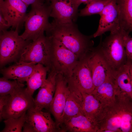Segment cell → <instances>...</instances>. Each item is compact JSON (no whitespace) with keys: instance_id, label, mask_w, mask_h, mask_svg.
<instances>
[{"instance_id":"obj_1","label":"cell","mask_w":132,"mask_h":132,"mask_svg":"<svg viewBox=\"0 0 132 132\" xmlns=\"http://www.w3.org/2000/svg\"><path fill=\"white\" fill-rule=\"evenodd\" d=\"M132 97L121 92L111 105L105 107L97 123V132L132 131Z\"/></svg>"},{"instance_id":"obj_2","label":"cell","mask_w":132,"mask_h":132,"mask_svg":"<svg viewBox=\"0 0 132 132\" xmlns=\"http://www.w3.org/2000/svg\"><path fill=\"white\" fill-rule=\"evenodd\" d=\"M45 31L46 36L60 42L79 60L85 57L93 48V34L88 36L82 34L74 22L62 23L54 20L49 23Z\"/></svg>"},{"instance_id":"obj_3","label":"cell","mask_w":132,"mask_h":132,"mask_svg":"<svg viewBox=\"0 0 132 132\" xmlns=\"http://www.w3.org/2000/svg\"><path fill=\"white\" fill-rule=\"evenodd\" d=\"M125 33L120 29L116 32L110 33L103 41L101 36L99 44L96 47L114 72L125 64L127 60L123 44V38Z\"/></svg>"},{"instance_id":"obj_4","label":"cell","mask_w":132,"mask_h":132,"mask_svg":"<svg viewBox=\"0 0 132 132\" xmlns=\"http://www.w3.org/2000/svg\"><path fill=\"white\" fill-rule=\"evenodd\" d=\"M51 10L50 4L31 6L24 21V31L20 36L25 40L32 41L44 33L50 23L49 18Z\"/></svg>"},{"instance_id":"obj_5","label":"cell","mask_w":132,"mask_h":132,"mask_svg":"<svg viewBox=\"0 0 132 132\" xmlns=\"http://www.w3.org/2000/svg\"><path fill=\"white\" fill-rule=\"evenodd\" d=\"M52 37L43 33L27 45L19 61L42 64L48 72L52 69Z\"/></svg>"},{"instance_id":"obj_6","label":"cell","mask_w":132,"mask_h":132,"mask_svg":"<svg viewBox=\"0 0 132 132\" xmlns=\"http://www.w3.org/2000/svg\"><path fill=\"white\" fill-rule=\"evenodd\" d=\"M31 41L20 37L17 30L3 31L0 43V69L8 63L18 62L25 48Z\"/></svg>"},{"instance_id":"obj_7","label":"cell","mask_w":132,"mask_h":132,"mask_svg":"<svg viewBox=\"0 0 132 132\" xmlns=\"http://www.w3.org/2000/svg\"><path fill=\"white\" fill-rule=\"evenodd\" d=\"M79 60L73 53L53 38L51 69L67 79L71 77Z\"/></svg>"},{"instance_id":"obj_8","label":"cell","mask_w":132,"mask_h":132,"mask_svg":"<svg viewBox=\"0 0 132 132\" xmlns=\"http://www.w3.org/2000/svg\"><path fill=\"white\" fill-rule=\"evenodd\" d=\"M19 88L9 95L2 113V119L17 118L34 107V99L26 88Z\"/></svg>"},{"instance_id":"obj_9","label":"cell","mask_w":132,"mask_h":132,"mask_svg":"<svg viewBox=\"0 0 132 132\" xmlns=\"http://www.w3.org/2000/svg\"><path fill=\"white\" fill-rule=\"evenodd\" d=\"M23 132H60L50 113L42 110H37L34 107L28 110Z\"/></svg>"},{"instance_id":"obj_10","label":"cell","mask_w":132,"mask_h":132,"mask_svg":"<svg viewBox=\"0 0 132 132\" xmlns=\"http://www.w3.org/2000/svg\"><path fill=\"white\" fill-rule=\"evenodd\" d=\"M28 6L21 0H0V9L10 27L19 31L24 22Z\"/></svg>"},{"instance_id":"obj_11","label":"cell","mask_w":132,"mask_h":132,"mask_svg":"<svg viewBox=\"0 0 132 132\" xmlns=\"http://www.w3.org/2000/svg\"><path fill=\"white\" fill-rule=\"evenodd\" d=\"M87 59L95 88L114 74V71L107 61L96 47H93L87 55Z\"/></svg>"},{"instance_id":"obj_12","label":"cell","mask_w":132,"mask_h":132,"mask_svg":"<svg viewBox=\"0 0 132 132\" xmlns=\"http://www.w3.org/2000/svg\"><path fill=\"white\" fill-rule=\"evenodd\" d=\"M70 92L67 79L63 75L57 74L55 90L49 110L60 130L61 119L65 103Z\"/></svg>"},{"instance_id":"obj_13","label":"cell","mask_w":132,"mask_h":132,"mask_svg":"<svg viewBox=\"0 0 132 132\" xmlns=\"http://www.w3.org/2000/svg\"><path fill=\"white\" fill-rule=\"evenodd\" d=\"M87 56L79 60L71 77L67 79L69 86L77 89L80 92L90 93L94 89L95 87Z\"/></svg>"},{"instance_id":"obj_14","label":"cell","mask_w":132,"mask_h":132,"mask_svg":"<svg viewBox=\"0 0 132 132\" xmlns=\"http://www.w3.org/2000/svg\"><path fill=\"white\" fill-rule=\"evenodd\" d=\"M118 8L115 0H110L99 15L100 18L98 29L93 34V37L101 36L105 32H116L120 29Z\"/></svg>"},{"instance_id":"obj_15","label":"cell","mask_w":132,"mask_h":132,"mask_svg":"<svg viewBox=\"0 0 132 132\" xmlns=\"http://www.w3.org/2000/svg\"><path fill=\"white\" fill-rule=\"evenodd\" d=\"M51 10L50 16L62 23L74 22L77 19L78 9L70 0H50Z\"/></svg>"},{"instance_id":"obj_16","label":"cell","mask_w":132,"mask_h":132,"mask_svg":"<svg viewBox=\"0 0 132 132\" xmlns=\"http://www.w3.org/2000/svg\"><path fill=\"white\" fill-rule=\"evenodd\" d=\"M57 73L53 70L48 72L47 78L40 88L34 99V108L37 110L48 109L55 93Z\"/></svg>"},{"instance_id":"obj_17","label":"cell","mask_w":132,"mask_h":132,"mask_svg":"<svg viewBox=\"0 0 132 132\" xmlns=\"http://www.w3.org/2000/svg\"><path fill=\"white\" fill-rule=\"evenodd\" d=\"M36 64L33 62L18 61L11 66L0 69V73L5 78L23 83L32 74Z\"/></svg>"},{"instance_id":"obj_18","label":"cell","mask_w":132,"mask_h":132,"mask_svg":"<svg viewBox=\"0 0 132 132\" xmlns=\"http://www.w3.org/2000/svg\"><path fill=\"white\" fill-rule=\"evenodd\" d=\"M120 91L112 75L96 88L91 93L101 104L106 107L114 102L117 94Z\"/></svg>"},{"instance_id":"obj_19","label":"cell","mask_w":132,"mask_h":132,"mask_svg":"<svg viewBox=\"0 0 132 132\" xmlns=\"http://www.w3.org/2000/svg\"><path fill=\"white\" fill-rule=\"evenodd\" d=\"M61 132H97V123L83 114L73 117L63 124Z\"/></svg>"},{"instance_id":"obj_20","label":"cell","mask_w":132,"mask_h":132,"mask_svg":"<svg viewBox=\"0 0 132 132\" xmlns=\"http://www.w3.org/2000/svg\"><path fill=\"white\" fill-rule=\"evenodd\" d=\"M81 92V105L83 114L97 124L106 107L101 104L91 93Z\"/></svg>"},{"instance_id":"obj_21","label":"cell","mask_w":132,"mask_h":132,"mask_svg":"<svg viewBox=\"0 0 132 132\" xmlns=\"http://www.w3.org/2000/svg\"><path fill=\"white\" fill-rule=\"evenodd\" d=\"M69 87L70 92L66 101L62 116L60 129L62 125L71 118L83 115L81 105V92L76 88Z\"/></svg>"},{"instance_id":"obj_22","label":"cell","mask_w":132,"mask_h":132,"mask_svg":"<svg viewBox=\"0 0 132 132\" xmlns=\"http://www.w3.org/2000/svg\"><path fill=\"white\" fill-rule=\"evenodd\" d=\"M132 61L127 60L125 64L114 73L115 84L122 92L132 98Z\"/></svg>"},{"instance_id":"obj_23","label":"cell","mask_w":132,"mask_h":132,"mask_svg":"<svg viewBox=\"0 0 132 132\" xmlns=\"http://www.w3.org/2000/svg\"><path fill=\"white\" fill-rule=\"evenodd\" d=\"M118 8L120 28L129 33L132 30V0H115Z\"/></svg>"},{"instance_id":"obj_24","label":"cell","mask_w":132,"mask_h":132,"mask_svg":"<svg viewBox=\"0 0 132 132\" xmlns=\"http://www.w3.org/2000/svg\"><path fill=\"white\" fill-rule=\"evenodd\" d=\"M48 72L47 68L43 65H35L32 73L26 81V89L31 95L32 96L34 91L43 85L46 79Z\"/></svg>"},{"instance_id":"obj_25","label":"cell","mask_w":132,"mask_h":132,"mask_svg":"<svg viewBox=\"0 0 132 132\" xmlns=\"http://www.w3.org/2000/svg\"><path fill=\"white\" fill-rule=\"evenodd\" d=\"M110 0H95L91 1L80 10L79 15L80 16H85L95 14L99 15Z\"/></svg>"},{"instance_id":"obj_26","label":"cell","mask_w":132,"mask_h":132,"mask_svg":"<svg viewBox=\"0 0 132 132\" xmlns=\"http://www.w3.org/2000/svg\"><path fill=\"white\" fill-rule=\"evenodd\" d=\"M26 112L23 113L18 117L10 118L5 120L4 121L5 127L0 132H22L26 121Z\"/></svg>"},{"instance_id":"obj_27","label":"cell","mask_w":132,"mask_h":132,"mask_svg":"<svg viewBox=\"0 0 132 132\" xmlns=\"http://www.w3.org/2000/svg\"><path fill=\"white\" fill-rule=\"evenodd\" d=\"M24 86L23 83L17 81L0 77V96L10 94L17 89Z\"/></svg>"},{"instance_id":"obj_28","label":"cell","mask_w":132,"mask_h":132,"mask_svg":"<svg viewBox=\"0 0 132 132\" xmlns=\"http://www.w3.org/2000/svg\"><path fill=\"white\" fill-rule=\"evenodd\" d=\"M129 33H125L123 38V44L127 60L132 61V38Z\"/></svg>"},{"instance_id":"obj_29","label":"cell","mask_w":132,"mask_h":132,"mask_svg":"<svg viewBox=\"0 0 132 132\" xmlns=\"http://www.w3.org/2000/svg\"><path fill=\"white\" fill-rule=\"evenodd\" d=\"M9 95L0 96V121L2 119V113L3 107L7 102Z\"/></svg>"},{"instance_id":"obj_30","label":"cell","mask_w":132,"mask_h":132,"mask_svg":"<svg viewBox=\"0 0 132 132\" xmlns=\"http://www.w3.org/2000/svg\"><path fill=\"white\" fill-rule=\"evenodd\" d=\"M9 27L4 20L0 9V32L7 30Z\"/></svg>"},{"instance_id":"obj_31","label":"cell","mask_w":132,"mask_h":132,"mask_svg":"<svg viewBox=\"0 0 132 132\" xmlns=\"http://www.w3.org/2000/svg\"><path fill=\"white\" fill-rule=\"evenodd\" d=\"M28 6L30 5L36 6L44 3V0H21Z\"/></svg>"},{"instance_id":"obj_32","label":"cell","mask_w":132,"mask_h":132,"mask_svg":"<svg viewBox=\"0 0 132 132\" xmlns=\"http://www.w3.org/2000/svg\"><path fill=\"white\" fill-rule=\"evenodd\" d=\"M72 3L76 8L78 9L79 6L82 3L87 4L95 0H70Z\"/></svg>"},{"instance_id":"obj_33","label":"cell","mask_w":132,"mask_h":132,"mask_svg":"<svg viewBox=\"0 0 132 132\" xmlns=\"http://www.w3.org/2000/svg\"><path fill=\"white\" fill-rule=\"evenodd\" d=\"M2 32H0V40H1V35L2 34Z\"/></svg>"},{"instance_id":"obj_34","label":"cell","mask_w":132,"mask_h":132,"mask_svg":"<svg viewBox=\"0 0 132 132\" xmlns=\"http://www.w3.org/2000/svg\"><path fill=\"white\" fill-rule=\"evenodd\" d=\"M48 1H50V0H47Z\"/></svg>"}]
</instances>
